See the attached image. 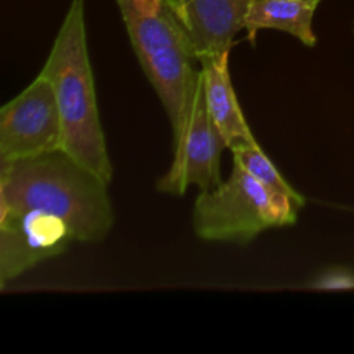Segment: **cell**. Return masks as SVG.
Here are the masks:
<instances>
[{
    "label": "cell",
    "instance_id": "cell-1",
    "mask_svg": "<svg viewBox=\"0 0 354 354\" xmlns=\"http://www.w3.org/2000/svg\"><path fill=\"white\" fill-rule=\"evenodd\" d=\"M109 185L64 149L0 162V218L41 211L64 220L75 242L97 244L114 225Z\"/></svg>",
    "mask_w": 354,
    "mask_h": 354
},
{
    "label": "cell",
    "instance_id": "cell-2",
    "mask_svg": "<svg viewBox=\"0 0 354 354\" xmlns=\"http://www.w3.org/2000/svg\"><path fill=\"white\" fill-rule=\"evenodd\" d=\"M40 73L54 86L64 135L62 149L111 183L114 169L100 124L88 57L85 0L71 2Z\"/></svg>",
    "mask_w": 354,
    "mask_h": 354
},
{
    "label": "cell",
    "instance_id": "cell-3",
    "mask_svg": "<svg viewBox=\"0 0 354 354\" xmlns=\"http://www.w3.org/2000/svg\"><path fill=\"white\" fill-rule=\"evenodd\" d=\"M135 55L161 99L171 130L182 124L199 69L171 0H114Z\"/></svg>",
    "mask_w": 354,
    "mask_h": 354
},
{
    "label": "cell",
    "instance_id": "cell-4",
    "mask_svg": "<svg viewBox=\"0 0 354 354\" xmlns=\"http://www.w3.org/2000/svg\"><path fill=\"white\" fill-rule=\"evenodd\" d=\"M299 211L292 199L234 162L228 178L216 189L199 192L192 227L203 241L248 245L263 232L294 225Z\"/></svg>",
    "mask_w": 354,
    "mask_h": 354
},
{
    "label": "cell",
    "instance_id": "cell-5",
    "mask_svg": "<svg viewBox=\"0 0 354 354\" xmlns=\"http://www.w3.org/2000/svg\"><path fill=\"white\" fill-rule=\"evenodd\" d=\"M228 149L220 128L211 118L204 93L203 73L190 95L182 124L173 131V161L168 171L158 180L156 190L166 196H183L192 185L213 190L220 185L221 152Z\"/></svg>",
    "mask_w": 354,
    "mask_h": 354
},
{
    "label": "cell",
    "instance_id": "cell-6",
    "mask_svg": "<svg viewBox=\"0 0 354 354\" xmlns=\"http://www.w3.org/2000/svg\"><path fill=\"white\" fill-rule=\"evenodd\" d=\"M64 145L54 86L38 75L0 109V162H14L59 151Z\"/></svg>",
    "mask_w": 354,
    "mask_h": 354
},
{
    "label": "cell",
    "instance_id": "cell-7",
    "mask_svg": "<svg viewBox=\"0 0 354 354\" xmlns=\"http://www.w3.org/2000/svg\"><path fill=\"white\" fill-rule=\"evenodd\" d=\"M75 242L64 220L41 211L0 218V287L55 258Z\"/></svg>",
    "mask_w": 354,
    "mask_h": 354
},
{
    "label": "cell",
    "instance_id": "cell-8",
    "mask_svg": "<svg viewBox=\"0 0 354 354\" xmlns=\"http://www.w3.org/2000/svg\"><path fill=\"white\" fill-rule=\"evenodd\" d=\"M251 0H171L197 62L232 50Z\"/></svg>",
    "mask_w": 354,
    "mask_h": 354
},
{
    "label": "cell",
    "instance_id": "cell-9",
    "mask_svg": "<svg viewBox=\"0 0 354 354\" xmlns=\"http://www.w3.org/2000/svg\"><path fill=\"white\" fill-rule=\"evenodd\" d=\"M228 59H230V52L203 59L199 61V64L201 73H203L207 109L227 140L228 149L234 151L242 145L254 144L256 138L245 121L237 93L232 85Z\"/></svg>",
    "mask_w": 354,
    "mask_h": 354
},
{
    "label": "cell",
    "instance_id": "cell-10",
    "mask_svg": "<svg viewBox=\"0 0 354 354\" xmlns=\"http://www.w3.org/2000/svg\"><path fill=\"white\" fill-rule=\"evenodd\" d=\"M315 7L297 0H251L245 16L248 40L254 45L261 30H280L292 35L306 47L318 41L313 31Z\"/></svg>",
    "mask_w": 354,
    "mask_h": 354
},
{
    "label": "cell",
    "instance_id": "cell-11",
    "mask_svg": "<svg viewBox=\"0 0 354 354\" xmlns=\"http://www.w3.org/2000/svg\"><path fill=\"white\" fill-rule=\"evenodd\" d=\"M232 156H234V162H237L242 168L248 169L252 176H256L259 182L268 185L272 190L292 199L294 203L303 209L304 204H306V199H304V197L301 196L286 178H283L282 173H280L279 169L275 168V165L272 162V159L261 151L258 142L234 149V151H232Z\"/></svg>",
    "mask_w": 354,
    "mask_h": 354
},
{
    "label": "cell",
    "instance_id": "cell-12",
    "mask_svg": "<svg viewBox=\"0 0 354 354\" xmlns=\"http://www.w3.org/2000/svg\"><path fill=\"white\" fill-rule=\"evenodd\" d=\"M317 287H327V289H339V287H354V275L348 272L328 273L324 280L318 282Z\"/></svg>",
    "mask_w": 354,
    "mask_h": 354
},
{
    "label": "cell",
    "instance_id": "cell-13",
    "mask_svg": "<svg viewBox=\"0 0 354 354\" xmlns=\"http://www.w3.org/2000/svg\"><path fill=\"white\" fill-rule=\"evenodd\" d=\"M297 2L308 3V6H311V7H315V9H318V6H320L322 0H297Z\"/></svg>",
    "mask_w": 354,
    "mask_h": 354
}]
</instances>
